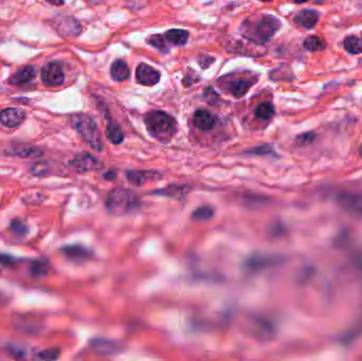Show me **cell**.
I'll return each instance as SVG.
<instances>
[{"instance_id":"obj_22","label":"cell","mask_w":362,"mask_h":361,"mask_svg":"<svg viewBox=\"0 0 362 361\" xmlns=\"http://www.w3.org/2000/svg\"><path fill=\"white\" fill-rule=\"evenodd\" d=\"M50 270V264L46 259H37L30 266V273L34 277L47 275Z\"/></svg>"},{"instance_id":"obj_15","label":"cell","mask_w":362,"mask_h":361,"mask_svg":"<svg viewBox=\"0 0 362 361\" xmlns=\"http://www.w3.org/2000/svg\"><path fill=\"white\" fill-rule=\"evenodd\" d=\"M319 22V13L314 10H302L295 17V23L305 29H313Z\"/></svg>"},{"instance_id":"obj_33","label":"cell","mask_w":362,"mask_h":361,"mask_svg":"<svg viewBox=\"0 0 362 361\" xmlns=\"http://www.w3.org/2000/svg\"><path fill=\"white\" fill-rule=\"evenodd\" d=\"M0 263L4 264L5 266H10L12 263H14V259L9 255H2L0 256Z\"/></svg>"},{"instance_id":"obj_8","label":"cell","mask_w":362,"mask_h":361,"mask_svg":"<svg viewBox=\"0 0 362 361\" xmlns=\"http://www.w3.org/2000/svg\"><path fill=\"white\" fill-rule=\"evenodd\" d=\"M25 119L26 112L20 108H6L0 111V123L10 128L19 126Z\"/></svg>"},{"instance_id":"obj_12","label":"cell","mask_w":362,"mask_h":361,"mask_svg":"<svg viewBox=\"0 0 362 361\" xmlns=\"http://www.w3.org/2000/svg\"><path fill=\"white\" fill-rule=\"evenodd\" d=\"M61 253H63L67 259L76 262L88 260L92 255L91 250L85 248V247H83L81 245L66 246L64 248H61Z\"/></svg>"},{"instance_id":"obj_7","label":"cell","mask_w":362,"mask_h":361,"mask_svg":"<svg viewBox=\"0 0 362 361\" xmlns=\"http://www.w3.org/2000/svg\"><path fill=\"white\" fill-rule=\"evenodd\" d=\"M70 164L80 173L95 171L102 168V163L96 157L87 153L78 155V156H76V158L70 162Z\"/></svg>"},{"instance_id":"obj_34","label":"cell","mask_w":362,"mask_h":361,"mask_svg":"<svg viewBox=\"0 0 362 361\" xmlns=\"http://www.w3.org/2000/svg\"><path fill=\"white\" fill-rule=\"evenodd\" d=\"M46 2L51 5H53V6H57V7L63 6L65 4V0H46Z\"/></svg>"},{"instance_id":"obj_31","label":"cell","mask_w":362,"mask_h":361,"mask_svg":"<svg viewBox=\"0 0 362 361\" xmlns=\"http://www.w3.org/2000/svg\"><path fill=\"white\" fill-rule=\"evenodd\" d=\"M59 356V350L56 348H50L40 352L38 354V357L43 360H55Z\"/></svg>"},{"instance_id":"obj_36","label":"cell","mask_w":362,"mask_h":361,"mask_svg":"<svg viewBox=\"0 0 362 361\" xmlns=\"http://www.w3.org/2000/svg\"><path fill=\"white\" fill-rule=\"evenodd\" d=\"M295 2H296V3H298V4H303V3L308 2V0H295Z\"/></svg>"},{"instance_id":"obj_13","label":"cell","mask_w":362,"mask_h":361,"mask_svg":"<svg viewBox=\"0 0 362 361\" xmlns=\"http://www.w3.org/2000/svg\"><path fill=\"white\" fill-rule=\"evenodd\" d=\"M193 122H194L195 127L198 128L199 130H202V131L211 130L215 126L214 116L212 115V113H210L209 111H206L204 109H199L194 113Z\"/></svg>"},{"instance_id":"obj_3","label":"cell","mask_w":362,"mask_h":361,"mask_svg":"<svg viewBox=\"0 0 362 361\" xmlns=\"http://www.w3.org/2000/svg\"><path fill=\"white\" fill-rule=\"evenodd\" d=\"M71 124L80 133V136L89 144L90 148L98 152H101L104 148L99 127L96 121L90 116L85 115V113L72 116Z\"/></svg>"},{"instance_id":"obj_21","label":"cell","mask_w":362,"mask_h":361,"mask_svg":"<svg viewBox=\"0 0 362 361\" xmlns=\"http://www.w3.org/2000/svg\"><path fill=\"white\" fill-rule=\"evenodd\" d=\"M58 29L61 33L67 34V36H78L82 30L79 23L72 17H65L58 25Z\"/></svg>"},{"instance_id":"obj_28","label":"cell","mask_w":362,"mask_h":361,"mask_svg":"<svg viewBox=\"0 0 362 361\" xmlns=\"http://www.w3.org/2000/svg\"><path fill=\"white\" fill-rule=\"evenodd\" d=\"M165 40L167 39H165L164 36L160 34H154L148 39V42L151 46L155 47L160 51H168L169 48L167 47V42H165Z\"/></svg>"},{"instance_id":"obj_30","label":"cell","mask_w":362,"mask_h":361,"mask_svg":"<svg viewBox=\"0 0 362 361\" xmlns=\"http://www.w3.org/2000/svg\"><path fill=\"white\" fill-rule=\"evenodd\" d=\"M14 154L17 155V156L28 158V157H37V156H40V155H43V152L39 151V150L36 149V148L24 147V148H22V149H17Z\"/></svg>"},{"instance_id":"obj_17","label":"cell","mask_w":362,"mask_h":361,"mask_svg":"<svg viewBox=\"0 0 362 361\" xmlns=\"http://www.w3.org/2000/svg\"><path fill=\"white\" fill-rule=\"evenodd\" d=\"M339 202L346 210L362 216V196L355 194H343L339 196Z\"/></svg>"},{"instance_id":"obj_14","label":"cell","mask_w":362,"mask_h":361,"mask_svg":"<svg viewBox=\"0 0 362 361\" xmlns=\"http://www.w3.org/2000/svg\"><path fill=\"white\" fill-rule=\"evenodd\" d=\"M282 261L281 257L277 256H260L256 255L251 257L247 261L246 264V268H248L249 270H260V269H264L266 267H270L273 265H276Z\"/></svg>"},{"instance_id":"obj_6","label":"cell","mask_w":362,"mask_h":361,"mask_svg":"<svg viewBox=\"0 0 362 361\" xmlns=\"http://www.w3.org/2000/svg\"><path fill=\"white\" fill-rule=\"evenodd\" d=\"M136 78L138 83L143 86H154L159 83L161 75L152 66L142 63L137 67Z\"/></svg>"},{"instance_id":"obj_26","label":"cell","mask_w":362,"mask_h":361,"mask_svg":"<svg viewBox=\"0 0 362 361\" xmlns=\"http://www.w3.org/2000/svg\"><path fill=\"white\" fill-rule=\"evenodd\" d=\"M274 115V107L271 103L263 102L255 109V117L260 120H268Z\"/></svg>"},{"instance_id":"obj_37","label":"cell","mask_w":362,"mask_h":361,"mask_svg":"<svg viewBox=\"0 0 362 361\" xmlns=\"http://www.w3.org/2000/svg\"><path fill=\"white\" fill-rule=\"evenodd\" d=\"M360 155L362 156V146H361V148H360Z\"/></svg>"},{"instance_id":"obj_2","label":"cell","mask_w":362,"mask_h":361,"mask_svg":"<svg viewBox=\"0 0 362 361\" xmlns=\"http://www.w3.org/2000/svg\"><path fill=\"white\" fill-rule=\"evenodd\" d=\"M140 198L132 191L118 188L112 190L106 198L107 211L115 216L127 215L138 209Z\"/></svg>"},{"instance_id":"obj_11","label":"cell","mask_w":362,"mask_h":361,"mask_svg":"<svg viewBox=\"0 0 362 361\" xmlns=\"http://www.w3.org/2000/svg\"><path fill=\"white\" fill-rule=\"evenodd\" d=\"M35 76H36L35 68L33 66L28 65L19 68L17 71H15L11 76V78L9 79L8 83L10 85H14V86L24 85L29 83L30 81H32L35 78Z\"/></svg>"},{"instance_id":"obj_10","label":"cell","mask_w":362,"mask_h":361,"mask_svg":"<svg viewBox=\"0 0 362 361\" xmlns=\"http://www.w3.org/2000/svg\"><path fill=\"white\" fill-rule=\"evenodd\" d=\"M89 345L94 352L101 355H113L117 354L120 350V346L118 343H116L115 341H111V340L103 339V338L92 339Z\"/></svg>"},{"instance_id":"obj_38","label":"cell","mask_w":362,"mask_h":361,"mask_svg":"<svg viewBox=\"0 0 362 361\" xmlns=\"http://www.w3.org/2000/svg\"><path fill=\"white\" fill-rule=\"evenodd\" d=\"M261 2H272V0H261Z\"/></svg>"},{"instance_id":"obj_9","label":"cell","mask_w":362,"mask_h":361,"mask_svg":"<svg viewBox=\"0 0 362 361\" xmlns=\"http://www.w3.org/2000/svg\"><path fill=\"white\" fill-rule=\"evenodd\" d=\"M254 83L255 80L235 79L227 82L225 86L223 85L224 86L223 88H225L227 91H229L235 98H242L248 91H249V89L252 87Z\"/></svg>"},{"instance_id":"obj_20","label":"cell","mask_w":362,"mask_h":361,"mask_svg":"<svg viewBox=\"0 0 362 361\" xmlns=\"http://www.w3.org/2000/svg\"><path fill=\"white\" fill-rule=\"evenodd\" d=\"M189 36L190 35L188 31L181 29H172L169 30L168 32L164 34L165 39L175 46H182L184 44H187Z\"/></svg>"},{"instance_id":"obj_19","label":"cell","mask_w":362,"mask_h":361,"mask_svg":"<svg viewBox=\"0 0 362 361\" xmlns=\"http://www.w3.org/2000/svg\"><path fill=\"white\" fill-rule=\"evenodd\" d=\"M190 188L188 185L184 184H171L169 187L155 191V194L157 195H164V196H169V197H173V198H182L183 196L187 195L189 193Z\"/></svg>"},{"instance_id":"obj_24","label":"cell","mask_w":362,"mask_h":361,"mask_svg":"<svg viewBox=\"0 0 362 361\" xmlns=\"http://www.w3.org/2000/svg\"><path fill=\"white\" fill-rule=\"evenodd\" d=\"M303 46L306 50L316 52V51H322L326 48V44L322 38L318 36H308L303 43Z\"/></svg>"},{"instance_id":"obj_29","label":"cell","mask_w":362,"mask_h":361,"mask_svg":"<svg viewBox=\"0 0 362 361\" xmlns=\"http://www.w3.org/2000/svg\"><path fill=\"white\" fill-rule=\"evenodd\" d=\"M10 230L17 236H25L28 233V226L20 220H15L10 225Z\"/></svg>"},{"instance_id":"obj_5","label":"cell","mask_w":362,"mask_h":361,"mask_svg":"<svg viewBox=\"0 0 362 361\" xmlns=\"http://www.w3.org/2000/svg\"><path fill=\"white\" fill-rule=\"evenodd\" d=\"M41 81L47 86H59L64 83L65 76L61 67L57 63H49L44 66L40 72Z\"/></svg>"},{"instance_id":"obj_25","label":"cell","mask_w":362,"mask_h":361,"mask_svg":"<svg viewBox=\"0 0 362 361\" xmlns=\"http://www.w3.org/2000/svg\"><path fill=\"white\" fill-rule=\"evenodd\" d=\"M344 49L350 54L362 53V39L356 36H348L344 39Z\"/></svg>"},{"instance_id":"obj_35","label":"cell","mask_w":362,"mask_h":361,"mask_svg":"<svg viewBox=\"0 0 362 361\" xmlns=\"http://www.w3.org/2000/svg\"><path fill=\"white\" fill-rule=\"evenodd\" d=\"M106 179H113V178H115V173H112V172H108L106 175H105V176H104Z\"/></svg>"},{"instance_id":"obj_18","label":"cell","mask_w":362,"mask_h":361,"mask_svg":"<svg viewBox=\"0 0 362 361\" xmlns=\"http://www.w3.org/2000/svg\"><path fill=\"white\" fill-rule=\"evenodd\" d=\"M110 75L112 80H115L116 82H123L129 78L130 71L125 61L118 59L112 63L110 67Z\"/></svg>"},{"instance_id":"obj_1","label":"cell","mask_w":362,"mask_h":361,"mask_svg":"<svg viewBox=\"0 0 362 361\" xmlns=\"http://www.w3.org/2000/svg\"><path fill=\"white\" fill-rule=\"evenodd\" d=\"M144 123L151 135L161 142H169L175 135L177 124L169 113L153 110L144 117Z\"/></svg>"},{"instance_id":"obj_32","label":"cell","mask_w":362,"mask_h":361,"mask_svg":"<svg viewBox=\"0 0 362 361\" xmlns=\"http://www.w3.org/2000/svg\"><path fill=\"white\" fill-rule=\"evenodd\" d=\"M251 154H255V155H268L272 153V149L271 147L269 146H263V147H260V148H255L253 149L252 151H250Z\"/></svg>"},{"instance_id":"obj_23","label":"cell","mask_w":362,"mask_h":361,"mask_svg":"<svg viewBox=\"0 0 362 361\" xmlns=\"http://www.w3.org/2000/svg\"><path fill=\"white\" fill-rule=\"evenodd\" d=\"M106 136H107L108 140L113 144H120L124 140V135H123L121 128L111 120H109L107 123Z\"/></svg>"},{"instance_id":"obj_4","label":"cell","mask_w":362,"mask_h":361,"mask_svg":"<svg viewBox=\"0 0 362 361\" xmlns=\"http://www.w3.org/2000/svg\"><path fill=\"white\" fill-rule=\"evenodd\" d=\"M281 27V23L276 17L267 15L260 18L253 25L249 23L248 25V37L257 44L266 43L270 40Z\"/></svg>"},{"instance_id":"obj_16","label":"cell","mask_w":362,"mask_h":361,"mask_svg":"<svg viewBox=\"0 0 362 361\" xmlns=\"http://www.w3.org/2000/svg\"><path fill=\"white\" fill-rule=\"evenodd\" d=\"M126 178L133 185H143L148 181L160 178V174L153 171H129L126 173Z\"/></svg>"},{"instance_id":"obj_27","label":"cell","mask_w":362,"mask_h":361,"mask_svg":"<svg viewBox=\"0 0 362 361\" xmlns=\"http://www.w3.org/2000/svg\"><path fill=\"white\" fill-rule=\"evenodd\" d=\"M214 214V211L212 208L210 207H200L198 209H196L193 214H192V219L194 221L197 222H203V221H208L210 220Z\"/></svg>"}]
</instances>
